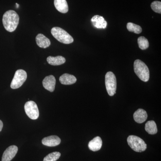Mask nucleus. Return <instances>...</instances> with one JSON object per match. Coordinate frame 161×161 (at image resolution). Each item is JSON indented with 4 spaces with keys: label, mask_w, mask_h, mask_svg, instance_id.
I'll list each match as a JSON object with an SVG mask.
<instances>
[{
    "label": "nucleus",
    "mask_w": 161,
    "mask_h": 161,
    "mask_svg": "<svg viewBox=\"0 0 161 161\" xmlns=\"http://www.w3.org/2000/svg\"><path fill=\"white\" fill-rule=\"evenodd\" d=\"M25 112L27 116L32 119H37L39 116V111L37 105L35 102L29 101L24 106Z\"/></svg>",
    "instance_id": "7"
},
{
    "label": "nucleus",
    "mask_w": 161,
    "mask_h": 161,
    "mask_svg": "<svg viewBox=\"0 0 161 161\" xmlns=\"http://www.w3.org/2000/svg\"><path fill=\"white\" fill-rule=\"evenodd\" d=\"M145 130L149 134L151 135L156 134L158 129L155 122L153 120L148 121L145 125Z\"/></svg>",
    "instance_id": "18"
},
{
    "label": "nucleus",
    "mask_w": 161,
    "mask_h": 161,
    "mask_svg": "<svg viewBox=\"0 0 161 161\" xmlns=\"http://www.w3.org/2000/svg\"><path fill=\"white\" fill-rule=\"evenodd\" d=\"M127 28L130 32L136 34H140L142 32V28L140 26L132 23H128L127 24Z\"/></svg>",
    "instance_id": "19"
},
{
    "label": "nucleus",
    "mask_w": 161,
    "mask_h": 161,
    "mask_svg": "<svg viewBox=\"0 0 161 161\" xmlns=\"http://www.w3.org/2000/svg\"><path fill=\"white\" fill-rule=\"evenodd\" d=\"M47 63L52 65H60L63 64L66 61L65 58L62 56H58L57 57L49 56L47 58Z\"/></svg>",
    "instance_id": "17"
},
{
    "label": "nucleus",
    "mask_w": 161,
    "mask_h": 161,
    "mask_svg": "<svg viewBox=\"0 0 161 161\" xmlns=\"http://www.w3.org/2000/svg\"><path fill=\"white\" fill-rule=\"evenodd\" d=\"M54 3L56 9L61 13H66L68 11V5L66 0H54Z\"/></svg>",
    "instance_id": "16"
},
{
    "label": "nucleus",
    "mask_w": 161,
    "mask_h": 161,
    "mask_svg": "<svg viewBox=\"0 0 161 161\" xmlns=\"http://www.w3.org/2000/svg\"><path fill=\"white\" fill-rule=\"evenodd\" d=\"M61 140L57 136H50L44 137L42 141V144L44 146L49 147H54L60 143Z\"/></svg>",
    "instance_id": "10"
},
{
    "label": "nucleus",
    "mask_w": 161,
    "mask_h": 161,
    "mask_svg": "<svg viewBox=\"0 0 161 161\" xmlns=\"http://www.w3.org/2000/svg\"><path fill=\"white\" fill-rule=\"evenodd\" d=\"M102 140L101 137L96 136L90 141L88 144V147L90 150L95 152L100 150L102 147Z\"/></svg>",
    "instance_id": "14"
},
{
    "label": "nucleus",
    "mask_w": 161,
    "mask_h": 161,
    "mask_svg": "<svg viewBox=\"0 0 161 161\" xmlns=\"http://www.w3.org/2000/svg\"><path fill=\"white\" fill-rule=\"evenodd\" d=\"M27 78V74L23 69H19L15 73L14 77L12 80L10 87L13 89L19 88L23 84Z\"/></svg>",
    "instance_id": "6"
},
{
    "label": "nucleus",
    "mask_w": 161,
    "mask_h": 161,
    "mask_svg": "<svg viewBox=\"0 0 161 161\" xmlns=\"http://www.w3.org/2000/svg\"><path fill=\"white\" fill-rule=\"evenodd\" d=\"M148 115L145 110L143 109H138L133 114V118L136 123L139 124L142 123L147 119Z\"/></svg>",
    "instance_id": "12"
},
{
    "label": "nucleus",
    "mask_w": 161,
    "mask_h": 161,
    "mask_svg": "<svg viewBox=\"0 0 161 161\" xmlns=\"http://www.w3.org/2000/svg\"><path fill=\"white\" fill-rule=\"evenodd\" d=\"M151 9L155 12L161 13V3L159 1H154L151 4Z\"/></svg>",
    "instance_id": "22"
},
{
    "label": "nucleus",
    "mask_w": 161,
    "mask_h": 161,
    "mask_svg": "<svg viewBox=\"0 0 161 161\" xmlns=\"http://www.w3.org/2000/svg\"><path fill=\"white\" fill-rule=\"evenodd\" d=\"M3 122H2V121L0 120V132H1L2 130V129H3Z\"/></svg>",
    "instance_id": "23"
},
{
    "label": "nucleus",
    "mask_w": 161,
    "mask_h": 161,
    "mask_svg": "<svg viewBox=\"0 0 161 161\" xmlns=\"http://www.w3.org/2000/svg\"><path fill=\"white\" fill-rule=\"evenodd\" d=\"M91 22L93 26L97 29H105L107 26V22L103 17L95 15L92 17Z\"/></svg>",
    "instance_id": "11"
},
{
    "label": "nucleus",
    "mask_w": 161,
    "mask_h": 161,
    "mask_svg": "<svg viewBox=\"0 0 161 161\" xmlns=\"http://www.w3.org/2000/svg\"><path fill=\"white\" fill-rule=\"evenodd\" d=\"M128 145L136 152H142L147 148V145L142 138L134 135L129 136L127 138Z\"/></svg>",
    "instance_id": "4"
},
{
    "label": "nucleus",
    "mask_w": 161,
    "mask_h": 161,
    "mask_svg": "<svg viewBox=\"0 0 161 161\" xmlns=\"http://www.w3.org/2000/svg\"><path fill=\"white\" fill-rule=\"evenodd\" d=\"M51 33L53 36L60 43L70 44L74 42V39L71 36L60 27H53L51 30Z\"/></svg>",
    "instance_id": "3"
},
{
    "label": "nucleus",
    "mask_w": 161,
    "mask_h": 161,
    "mask_svg": "<svg viewBox=\"0 0 161 161\" xmlns=\"http://www.w3.org/2000/svg\"><path fill=\"white\" fill-rule=\"evenodd\" d=\"M36 42L38 46L41 48H46L49 47L51 41L42 34H39L36 37Z\"/></svg>",
    "instance_id": "13"
},
{
    "label": "nucleus",
    "mask_w": 161,
    "mask_h": 161,
    "mask_svg": "<svg viewBox=\"0 0 161 161\" xmlns=\"http://www.w3.org/2000/svg\"><path fill=\"white\" fill-rule=\"evenodd\" d=\"M19 21V15L14 10H8L3 15V26L6 31L10 32L14 31L16 29Z\"/></svg>",
    "instance_id": "1"
},
{
    "label": "nucleus",
    "mask_w": 161,
    "mask_h": 161,
    "mask_svg": "<svg viewBox=\"0 0 161 161\" xmlns=\"http://www.w3.org/2000/svg\"><path fill=\"white\" fill-rule=\"evenodd\" d=\"M18 148L16 146H10L6 149L2 157V161H10L16 155Z\"/></svg>",
    "instance_id": "8"
},
{
    "label": "nucleus",
    "mask_w": 161,
    "mask_h": 161,
    "mask_svg": "<svg viewBox=\"0 0 161 161\" xmlns=\"http://www.w3.org/2000/svg\"><path fill=\"white\" fill-rule=\"evenodd\" d=\"M56 78L53 75L47 76L43 80V85L44 88L50 92H53L55 90L56 85Z\"/></svg>",
    "instance_id": "9"
},
{
    "label": "nucleus",
    "mask_w": 161,
    "mask_h": 161,
    "mask_svg": "<svg viewBox=\"0 0 161 161\" xmlns=\"http://www.w3.org/2000/svg\"><path fill=\"white\" fill-rule=\"evenodd\" d=\"M139 47L142 50H146L149 47V43L147 38L141 36L137 39Z\"/></svg>",
    "instance_id": "20"
},
{
    "label": "nucleus",
    "mask_w": 161,
    "mask_h": 161,
    "mask_svg": "<svg viewBox=\"0 0 161 161\" xmlns=\"http://www.w3.org/2000/svg\"><path fill=\"white\" fill-rule=\"evenodd\" d=\"M133 66L136 75L141 80L144 82H147L149 80L150 71L145 63L142 60H136L134 61Z\"/></svg>",
    "instance_id": "2"
},
{
    "label": "nucleus",
    "mask_w": 161,
    "mask_h": 161,
    "mask_svg": "<svg viewBox=\"0 0 161 161\" xmlns=\"http://www.w3.org/2000/svg\"><path fill=\"white\" fill-rule=\"evenodd\" d=\"M105 85L108 94L113 96L116 93L117 82L115 75L112 72H108L105 75Z\"/></svg>",
    "instance_id": "5"
},
{
    "label": "nucleus",
    "mask_w": 161,
    "mask_h": 161,
    "mask_svg": "<svg viewBox=\"0 0 161 161\" xmlns=\"http://www.w3.org/2000/svg\"><path fill=\"white\" fill-rule=\"evenodd\" d=\"M16 8H19V4H18V3H16Z\"/></svg>",
    "instance_id": "24"
},
{
    "label": "nucleus",
    "mask_w": 161,
    "mask_h": 161,
    "mask_svg": "<svg viewBox=\"0 0 161 161\" xmlns=\"http://www.w3.org/2000/svg\"><path fill=\"white\" fill-rule=\"evenodd\" d=\"M61 154L60 152H54L47 155L43 161H56L60 158Z\"/></svg>",
    "instance_id": "21"
},
{
    "label": "nucleus",
    "mask_w": 161,
    "mask_h": 161,
    "mask_svg": "<svg viewBox=\"0 0 161 161\" xmlns=\"http://www.w3.org/2000/svg\"><path fill=\"white\" fill-rule=\"evenodd\" d=\"M59 80L62 84L69 85L75 83L77 81V78L74 75L64 74L60 76Z\"/></svg>",
    "instance_id": "15"
}]
</instances>
